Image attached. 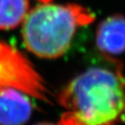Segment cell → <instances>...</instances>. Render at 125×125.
<instances>
[{
	"label": "cell",
	"mask_w": 125,
	"mask_h": 125,
	"mask_svg": "<svg viewBox=\"0 0 125 125\" xmlns=\"http://www.w3.org/2000/svg\"><path fill=\"white\" fill-rule=\"evenodd\" d=\"M39 2H41V3H49V2H51L52 0H38Z\"/></svg>",
	"instance_id": "cell-8"
},
{
	"label": "cell",
	"mask_w": 125,
	"mask_h": 125,
	"mask_svg": "<svg viewBox=\"0 0 125 125\" xmlns=\"http://www.w3.org/2000/svg\"><path fill=\"white\" fill-rule=\"evenodd\" d=\"M29 7V0H0V30H10L21 24Z\"/></svg>",
	"instance_id": "cell-6"
},
{
	"label": "cell",
	"mask_w": 125,
	"mask_h": 125,
	"mask_svg": "<svg viewBox=\"0 0 125 125\" xmlns=\"http://www.w3.org/2000/svg\"><path fill=\"white\" fill-rule=\"evenodd\" d=\"M94 21V13L79 4L41 3L23 21V42L37 57L57 58L69 50L77 30Z\"/></svg>",
	"instance_id": "cell-2"
},
{
	"label": "cell",
	"mask_w": 125,
	"mask_h": 125,
	"mask_svg": "<svg viewBox=\"0 0 125 125\" xmlns=\"http://www.w3.org/2000/svg\"><path fill=\"white\" fill-rule=\"evenodd\" d=\"M95 44L102 54L119 56L125 53V16L114 14L104 19L95 31Z\"/></svg>",
	"instance_id": "cell-4"
},
{
	"label": "cell",
	"mask_w": 125,
	"mask_h": 125,
	"mask_svg": "<svg viewBox=\"0 0 125 125\" xmlns=\"http://www.w3.org/2000/svg\"><path fill=\"white\" fill-rule=\"evenodd\" d=\"M58 101L64 109L58 125H121L125 78L118 69L90 68L64 87Z\"/></svg>",
	"instance_id": "cell-1"
},
{
	"label": "cell",
	"mask_w": 125,
	"mask_h": 125,
	"mask_svg": "<svg viewBox=\"0 0 125 125\" xmlns=\"http://www.w3.org/2000/svg\"><path fill=\"white\" fill-rule=\"evenodd\" d=\"M35 125H58V124H54V123H50V122H41V123H37Z\"/></svg>",
	"instance_id": "cell-7"
},
{
	"label": "cell",
	"mask_w": 125,
	"mask_h": 125,
	"mask_svg": "<svg viewBox=\"0 0 125 125\" xmlns=\"http://www.w3.org/2000/svg\"><path fill=\"white\" fill-rule=\"evenodd\" d=\"M6 90L49 101L50 92L31 62L12 45L0 41V93Z\"/></svg>",
	"instance_id": "cell-3"
},
{
	"label": "cell",
	"mask_w": 125,
	"mask_h": 125,
	"mask_svg": "<svg viewBox=\"0 0 125 125\" xmlns=\"http://www.w3.org/2000/svg\"><path fill=\"white\" fill-rule=\"evenodd\" d=\"M32 113L28 94L18 90L0 93V125H23Z\"/></svg>",
	"instance_id": "cell-5"
}]
</instances>
